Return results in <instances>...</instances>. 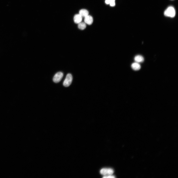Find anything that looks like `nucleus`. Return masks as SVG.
<instances>
[{"instance_id":"nucleus-1","label":"nucleus","mask_w":178,"mask_h":178,"mask_svg":"<svg viewBox=\"0 0 178 178\" xmlns=\"http://www.w3.org/2000/svg\"><path fill=\"white\" fill-rule=\"evenodd\" d=\"M164 14L166 16L172 18L174 17L175 16L176 14L175 10L173 7L169 6L165 10Z\"/></svg>"},{"instance_id":"nucleus-2","label":"nucleus","mask_w":178,"mask_h":178,"mask_svg":"<svg viewBox=\"0 0 178 178\" xmlns=\"http://www.w3.org/2000/svg\"><path fill=\"white\" fill-rule=\"evenodd\" d=\"M72 80V77L70 73L67 75L63 83L64 86L66 87H68L71 84Z\"/></svg>"},{"instance_id":"nucleus-3","label":"nucleus","mask_w":178,"mask_h":178,"mask_svg":"<svg viewBox=\"0 0 178 178\" xmlns=\"http://www.w3.org/2000/svg\"><path fill=\"white\" fill-rule=\"evenodd\" d=\"M101 174L104 176L112 175L114 172V170L111 168H103L100 172Z\"/></svg>"},{"instance_id":"nucleus-4","label":"nucleus","mask_w":178,"mask_h":178,"mask_svg":"<svg viewBox=\"0 0 178 178\" xmlns=\"http://www.w3.org/2000/svg\"><path fill=\"white\" fill-rule=\"evenodd\" d=\"M63 76V74L62 72H58L56 74L53 78V81L54 82L56 83L59 82L62 79Z\"/></svg>"},{"instance_id":"nucleus-5","label":"nucleus","mask_w":178,"mask_h":178,"mask_svg":"<svg viewBox=\"0 0 178 178\" xmlns=\"http://www.w3.org/2000/svg\"><path fill=\"white\" fill-rule=\"evenodd\" d=\"M82 20V17L79 14L75 15L74 17V21L76 24H78L79 23L81 22Z\"/></svg>"},{"instance_id":"nucleus-6","label":"nucleus","mask_w":178,"mask_h":178,"mask_svg":"<svg viewBox=\"0 0 178 178\" xmlns=\"http://www.w3.org/2000/svg\"><path fill=\"white\" fill-rule=\"evenodd\" d=\"M84 21L85 23L89 25H91L93 23V18L91 16L88 15L85 17Z\"/></svg>"},{"instance_id":"nucleus-7","label":"nucleus","mask_w":178,"mask_h":178,"mask_svg":"<svg viewBox=\"0 0 178 178\" xmlns=\"http://www.w3.org/2000/svg\"><path fill=\"white\" fill-rule=\"evenodd\" d=\"M134 60L136 62L141 63L144 62V59L142 56L138 55L135 57Z\"/></svg>"},{"instance_id":"nucleus-8","label":"nucleus","mask_w":178,"mask_h":178,"mask_svg":"<svg viewBox=\"0 0 178 178\" xmlns=\"http://www.w3.org/2000/svg\"><path fill=\"white\" fill-rule=\"evenodd\" d=\"M131 67L133 70L135 71H138L140 69L141 66L139 63L136 62L132 64L131 65Z\"/></svg>"},{"instance_id":"nucleus-9","label":"nucleus","mask_w":178,"mask_h":178,"mask_svg":"<svg viewBox=\"0 0 178 178\" xmlns=\"http://www.w3.org/2000/svg\"><path fill=\"white\" fill-rule=\"evenodd\" d=\"M89 13L88 11L87 10L84 9H82L79 11V14L82 17H85L88 15Z\"/></svg>"},{"instance_id":"nucleus-10","label":"nucleus","mask_w":178,"mask_h":178,"mask_svg":"<svg viewBox=\"0 0 178 178\" xmlns=\"http://www.w3.org/2000/svg\"><path fill=\"white\" fill-rule=\"evenodd\" d=\"M86 23L84 22H81L78 24V28L82 30L85 29L86 27Z\"/></svg>"},{"instance_id":"nucleus-11","label":"nucleus","mask_w":178,"mask_h":178,"mask_svg":"<svg viewBox=\"0 0 178 178\" xmlns=\"http://www.w3.org/2000/svg\"><path fill=\"white\" fill-rule=\"evenodd\" d=\"M115 0H111L110 5L111 6H114L115 5Z\"/></svg>"},{"instance_id":"nucleus-12","label":"nucleus","mask_w":178,"mask_h":178,"mask_svg":"<svg viewBox=\"0 0 178 178\" xmlns=\"http://www.w3.org/2000/svg\"><path fill=\"white\" fill-rule=\"evenodd\" d=\"M104 178H115V177L114 176L112 175H109L106 176H104L103 177Z\"/></svg>"},{"instance_id":"nucleus-13","label":"nucleus","mask_w":178,"mask_h":178,"mask_svg":"<svg viewBox=\"0 0 178 178\" xmlns=\"http://www.w3.org/2000/svg\"><path fill=\"white\" fill-rule=\"evenodd\" d=\"M111 1V0H106L105 1L106 3L107 4H109Z\"/></svg>"}]
</instances>
